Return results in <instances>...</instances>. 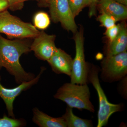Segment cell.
<instances>
[{"label": "cell", "instance_id": "1", "mask_svg": "<svg viewBox=\"0 0 127 127\" xmlns=\"http://www.w3.org/2000/svg\"><path fill=\"white\" fill-rule=\"evenodd\" d=\"M31 43L24 39L8 40L0 35V69L5 67L18 83L28 81L34 77L26 72L20 62L23 54L31 51Z\"/></svg>", "mask_w": 127, "mask_h": 127}, {"label": "cell", "instance_id": "11", "mask_svg": "<svg viewBox=\"0 0 127 127\" xmlns=\"http://www.w3.org/2000/svg\"><path fill=\"white\" fill-rule=\"evenodd\" d=\"M100 13L110 15L119 21L127 18V6L114 0H100L97 3Z\"/></svg>", "mask_w": 127, "mask_h": 127}, {"label": "cell", "instance_id": "12", "mask_svg": "<svg viewBox=\"0 0 127 127\" xmlns=\"http://www.w3.org/2000/svg\"><path fill=\"white\" fill-rule=\"evenodd\" d=\"M127 30L125 22L120 24V29L117 35L109 42L106 51V56H114L127 51Z\"/></svg>", "mask_w": 127, "mask_h": 127}, {"label": "cell", "instance_id": "20", "mask_svg": "<svg viewBox=\"0 0 127 127\" xmlns=\"http://www.w3.org/2000/svg\"><path fill=\"white\" fill-rule=\"evenodd\" d=\"M28 0H7L9 8L12 11L21 10L24 6L25 1Z\"/></svg>", "mask_w": 127, "mask_h": 127}, {"label": "cell", "instance_id": "23", "mask_svg": "<svg viewBox=\"0 0 127 127\" xmlns=\"http://www.w3.org/2000/svg\"><path fill=\"white\" fill-rule=\"evenodd\" d=\"M9 8L7 0H0V12L7 10Z\"/></svg>", "mask_w": 127, "mask_h": 127}, {"label": "cell", "instance_id": "9", "mask_svg": "<svg viewBox=\"0 0 127 127\" xmlns=\"http://www.w3.org/2000/svg\"><path fill=\"white\" fill-rule=\"evenodd\" d=\"M44 70L43 68L42 69L36 77H34L30 81L23 82L20 86L14 88L7 89L4 87L1 84L0 77V97L4 102L9 116L15 118L13 112V103L16 98L22 92L26 91L36 83Z\"/></svg>", "mask_w": 127, "mask_h": 127}, {"label": "cell", "instance_id": "2", "mask_svg": "<svg viewBox=\"0 0 127 127\" xmlns=\"http://www.w3.org/2000/svg\"><path fill=\"white\" fill-rule=\"evenodd\" d=\"M54 97L72 108L95 112L94 106L90 100L91 93L88 84L66 83L58 89Z\"/></svg>", "mask_w": 127, "mask_h": 127}, {"label": "cell", "instance_id": "25", "mask_svg": "<svg viewBox=\"0 0 127 127\" xmlns=\"http://www.w3.org/2000/svg\"><path fill=\"white\" fill-rule=\"evenodd\" d=\"M40 1H42V2H46V3H47V1H48L49 0H39Z\"/></svg>", "mask_w": 127, "mask_h": 127}, {"label": "cell", "instance_id": "15", "mask_svg": "<svg viewBox=\"0 0 127 127\" xmlns=\"http://www.w3.org/2000/svg\"><path fill=\"white\" fill-rule=\"evenodd\" d=\"M34 22L35 27L40 30H45L50 25V18L47 13L40 12L35 15Z\"/></svg>", "mask_w": 127, "mask_h": 127}, {"label": "cell", "instance_id": "10", "mask_svg": "<svg viewBox=\"0 0 127 127\" xmlns=\"http://www.w3.org/2000/svg\"><path fill=\"white\" fill-rule=\"evenodd\" d=\"M73 59L70 55L60 48L47 61L54 72L57 74H64L70 77L71 72Z\"/></svg>", "mask_w": 127, "mask_h": 127}, {"label": "cell", "instance_id": "26", "mask_svg": "<svg viewBox=\"0 0 127 127\" xmlns=\"http://www.w3.org/2000/svg\"><path fill=\"white\" fill-rule=\"evenodd\" d=\"M86 0L87 1V2H88L89 5V0Z\"/></svg>", "mask_w": 127, "mask_h": 127}, {"label": "cell", "instance_id": "18", "mask_svg": "<svg viewBox=\"0 0 127 127\" xmlns=\"http://www.w3.org/2000/svg\"><path fill=\"white\" fill-rule=\"evenodd\" d=\"M97 20L100 22L102 26L107 29L114 26L116 22L118 21L115 17L105 13H101V15L98 17Z\"/></svg>", "mask_w": 127, "mask_h": 127}, {"label": "cell", "instance_id": "8", "mask_svg": "<svg viewBox=\"0 0 127 127\" xmlns=\"http://www.w3.org/2000/svg\"><path fill=\"white\" fill-rule=\"evenodd\" d=\"M55 39V35H49L43 31L40 32L31 43V51L34 52L37 58L47 61L57 49Z\"/></svg>", "mask_w": 127, "mask_h": 127}, {"label": "cell", "instance_id": "5", "mask_svg": "<svg viewBox=\"0 0 127 127\" xmlns=\"http://www.w3.org/2000/svg\"><path fill=\"white\" fill-rule=\"evenodd\" d=\"M100 78L102 81H119L127 75V52L106 56L101 62Z\"/></svg>", "mask_w": 127, "mask_h": 127}, {"label": "cell", "instance_id": "4", "mask_svg": "<svg viewBox=\"0 0 127 127\" xmlns=\"http://www.w3.org/2000/svg\"><path fill=\"white\" fill-rule=\"evenodd\" d=\"M40 31L31 23L25 22L12 15L7 10L0 12V33L10 38H35Z\"/></svg>", "mask_w": 127, "mask_h": 127}, {"label": "cell", "instance_id": "19", "mask_svg": "<svg viewBox=\"0 0 127 127\" xmlns=\"http://www.w3.org/2000/svg\"><path fill=\"white\" fill-rule=\"evenodd\" d=\"M120 29V24L114 26L107 28L105 32V35L109 40V43L116 38L119 32Z\"/></svg>", "mask_w": 127, "mask_h": 127}, {"label": "cell", "instance_id": "24", "mask_svg": "<svg viewBox=\"0 0 127 127\" xmlns=\"http://www.w3.org/2000/svg\"><path fill=\"white\" fill-rule=\"evenodd\" d=\"M114 0L126 6H127V0Z\"/></svg>", "mask_w": 127, "mask_h": 127}, {"label": "cell", "instance_id": "3", "mask_svg": "<svg viewBox=\"0 0 127 127\" xmlns=\"http://www.w3.org/2000/svg\"><path fill=\"white\" fill-rule=\"evenodd\" d=\"M87 64L88 82L92 84L95 89L99 100L97 127H102L107 125L109 118L113 113L123 111L124 105L122 103L113 104L109 102L100 84L99 78L100 68L94 65Z\"/></svg>", "mask_w": 127, "mask_h": 127}, {"label": "cell", "instance_id": "6", "mask_svg": "<svg viewBox=\"0 0 127 127\" xmlns=\"http://www.w3.org/2000/svg\"><path fill=\"white\" fill-rule=\"evenodd\" d=\"M74 37L76 55L73 59L71 72L70 77L71 83L83 84L88 83L87 79V64L84 56L83 30L80 28Z\"/></svg>", "mask_w": 127, "mask_h": 127}, {"label": "cell", "instance_id": "7", "mask_svg": "<svg viewBox=\"0 0 127 127\" xmlns=\"http://www.w3.org/2000/svg\"><path fill=\"white\" fill-rule=\"evenodd\" d=\"M51 18L55 23L60 22L65 29L73 33L77 32V27L75 17L69 6L67 0H49Z\"/></svg>", "mask_w": 127, "mask_h": 127}, {"label": "cell", "instance_id": "21", "mask_svg": "<svg viewBox=\"0 0 127 127\" xmlns=\"http://www.w3.org/2000/svg\"><path fill=\"white\" fill-rule=\"evenodd\" d=\"M127 76L122 79L120 80L119 85V90L120 94L125 99L127 98Z\"/></svg>", "mask_w": 127, "mask_h": 127}, {"label": "cell", "instance_id": "17", "mask_svg": "<svg viewBox=\"0 0 127 127\" xmlns=\"http://www.w3.org/2000/svg\"><path fill=\"white\" fill-rule=\"evenodd\" d=\"M22 120L15 118H10L4 116L0 119V127H19L23 126Z\"/></svg>", "mask_w": 127, "mask_h": 127}, {"label": "cell", "instance_id": "16", "mask_svg": "<svg viewBox=\"0 0 127 127\" xmlns=\"http://www.w3.org/2000/svg\"><path fill=\"white\" fill-rule=\"evenodd\" d=\"M73 15L75 17L84 7L89 6L86 0H67Z\"/></svg>", "mask_w": 127, "mask_h": 127}, {"label": "cell", "instance_id": "14", "mask_svg": "<svg viewBox=\"0 0 127 127\" xmlns=\"http://www.w3.org/2000/svg\"><path fill=\"white\" fill-rule=\"evenodd\" d=\"M67 125V127H93L91 120L80 118L73 113L72 108L67 106L65 113L62 116Z\"/></svg>", "mask_w": 127, "mask_h": 127}, {"label": "cell", "instance_id": "22", "mask_svg": "<svg viewBox=\"0 0 127 127\" xmlns=\"http://www.w3.org/2000/svg\"><path fill=\"white\" fill-rule=\"evenodd\" d=\"M100 0H89V15L92 16L95 15L96 13V6L97 3Z\"/></svg>", "mask_w": 127, "mask_h": 127}, {"label": "cell", "instance_id": "13", "mask_svg": "<svg viewBox=\"0 0 127 127\" xmlns=\"http://www.w3.org/2000/svg\"><path fill=\"white\" fill-rule=\"evenodd\" d=\"M32 121L40 127H67L62 116L55 118L48 115L37 108L33 109Z\"/></svg>", "mask_w": 127, "mask_h": 127}]
</instances>
